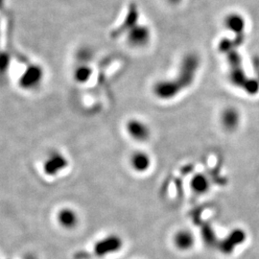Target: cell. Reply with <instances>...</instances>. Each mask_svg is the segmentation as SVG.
Returning <instances> with one entry per match:
<instances>
[{
  "label": "cell",
  "mask_w": 259,
  "mask_h": 259,
  "mask_svg": "<svg viewBox=\"0 0 259 259\" xmlns=\"http://www.w3.org/2000/svg\"><path fill=\"white\" fill-rule=\"evenodd\" d=\"M125 130L130 139L139 143H144L151 138V128L145 121L131 118L126 122Z\"/></svg>",
  "instance_id": "1"
},
{
  "label": "cell",
  "mask_w": 259,
  "mask_h": 259,
  "mask_svg": "<svg viewBox=\"0 0 259 259\" xmlns=\"http://www.w3.org/2000/svg\"><path fill=\"white\" fill-rule=\"evenodd\" d=\"M129 164L134 172L144 174L148 172L152 166V158L147 152L143 150H136L130 155Z\"/></svg>",
  "instance_id": "2"
},
{
  "label": "cell",
  "mask_w": 259,
  "mask_h": 259,
  "mask_svg": "<svg viewBox=\"0 0 259 259\" xmlns=\"http://www.w3.org/2000/svg\"><path fill=\"white\" fill-rule=\"evenodd\" d=\"M182 91V88L173 81H165L162 83H157L154 88L155 94L161 99H170L175 97L178 93Z\"/></svg>",
  "instance_id": "3"
},
{
  "label": "cell",
  "mask_w": 259,
  "mask_h": 259,
  "mask_svg": "<svg viewBox=\"0 0 259 259\" xmlns=\"http://www.w3.org/2000/svg\"><path fill=\"white\" fill-rule=\"evenodd\" d=\"M210 181L207 177L202 173H198L190 180L191 190L197 195L206 194L210 189Z\"/></svg>",
  "instance_id": "4"
},
{
  "label": "cell",
  "mask_w": 259,
  "mask_h": 259,
  "mask_svg": "<svg viewBox=\"0 0 259 259\" xmlns=\"http://www.w3.org/2000/svg\"><path fill=\"white\" fill-rule=\"evenodd\" d=\"M58 218H59V222L61 223L65 228H69V229L74 228L79 222L78 214L74 209L69 207H65L61 209L58 215Z\"/></svg>",
  "instance_id": "5"
},
{
  "label": "cell",
  "mask_w": 259,
  "mask_h": 259,
  "mask_svg": "<svg viewBox=\"0 0 259 259\" xmlns=\"http://www.w3.org/2000/svg\"><path fill=\"white\" fill-rule=\"evenodd\" d=\"M174 242L179 249L187 250L193 246L194 237L189 231L181 230L176 232V235L174 237Z\"/></svg>",
  "instance_id": "6"
},
{
  "label": "cell",
  "mask_w": 259,
  "mask_h": 259,
  "mask_svg": "<svg viewBox=\"0 0 259 259\" xmlns=\"http://www.w3.org/2000/svg\"><path fill=\"white\" fill-rule=\"evenodd\" d=\"M53 158L49 159L47 161V167H48V172H50L49 174H56L55 172L61 171L63 168L66 166V160L65 157L60 155H56L53 156Z\"/></svg>",
  "instance_id": "7"
},
{
  "label": "cell",
  "mask_w": 259,
  "mask_h": 259,
  "mask_svg": "<svg viewBox=\"0 0 259 259\" xmlns=\"http://www.w3.org/2000/svg\"><path fill=\"white\" fill-rule=\"evenodd\" d=\"M221 123L226 129H232L237 123L236 112L232 109H226L221 114Z\"/></svg>",
  "instance_id": "8"
},
{
  "label": "cell",
  "mask_w": 259,
  "mask_h": 259,
  "mask_svg": "<svg viewBox=\"0 0 259 259\" xmlns=\"http://www.w3.org/2000/svg\"><path fill=\"white\" fill-rule=\"evenodd\" d=\"M92 74H93V72H92V70H91L90 68L81 67V68H79V69L76 71L75 79L77 80L78 83H87V82H89V80L91 79Z\"/></svg>",
  "instance_id": "9"
}]
</instances>
